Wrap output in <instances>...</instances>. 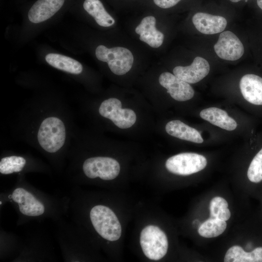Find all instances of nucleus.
I'll return each mask as SVG.
<instances>
[{"instance_id": "f257e3e1", "label": "nucleus", "mask_w": 262, "mask_h": 262, "mask_svg": "<svg viewBox=\"0 0 262 262\" xmlns=\"http://www.w3.org/2000/svg\"><path fill=\"white\" fill-rule=\"evenodd\" d=\"M90 217L96 231L104 239L115 241L122 233L120 223L113 211L103 205H96L90 211Z\"/></svg>"}, {"instance_id": "f03ea898", "label": "nucleus", "mask_w": 262, "mask_h": 262, "mask_svg": "<svg viewBox=\"0 0 262 262\" xmlns=\"http://www.w3.org/2000/svg\"><path fill=\"white\" fill-rule=\"evenodd\" d=\"M66 137L65 126L59 118L51 116L42 122L37 133L38 141L46 151L54 153L64 145Z\"/></svg>"}, {"instance_id": "7ed1b4c3", "label": "nucleus", "mask_w": 262, "mask_h": 262, "mask_svg": "<svg viewBox=\"0 0 262 262\" xmlns=\"http://www.w3.org/2000/svg\"><path fill=\"white\" fill-rule=\"evenodd\" d=\"M95 54L98 60L107 63L111 71L117 75H123L129 71L134 60L131 52L121 47L108 48L99 45L95 50Z\"/></svg>"}, {"instance_id": "20e7f679", "label": "nucleus", "mask_w": 262, "mask_h": 262, "mask_svg": "<svg viewBox=\"0 0 262 262\" xmlns=\"http://www.w3.org/2000/svg\"><path fill=\"white\" fill-rule=\"evenodd\" d=\"M140 244L145 255L152 260H159L167 253L168 243L165 233L158 227L148 225L141 232Z\"/></svg>"}, {"instance_id": "39448f33", "label": "nucleus", "mask_w": 262, "mask_h": 262, "mask_svg": "<svg viewBox=\"0 0 262 262\" xmlns=\"http://www.w3.org/2000/svg\"><path fill=\"white\" fill-rule=\"evenodd\" d=\"M206 158L193 152H184L174 155L166 161L165 167L170 172L181 176L197 173L206 166Z\"/></svg>"}, {"instance_id": "423d86ee", "label": "nucleus", "mask_w": 262, "mask_h": 262, "mask_svg": "<svg viewBox=\"0 0 262 262\" xmlns=\"http://www.w3.org/2000/svg\"><path fill=\"white\" fill-rule=\"evenodd\" d=\"M121 101L116 98H110L100 104L98 111L100 115L112 121L120 129L131 127L136 122L135 112L130 109H122Z\"/></svg>"}, {"instance_id": "0eeeda50", "label": "nucleus", "mask_w": 262, "mask_h": 262, "mask_svg": "<svg viewBox=\"0 0 262 262\" xmlns=\"http://www.w3.org/2000/svg\"><path fill=\"white\" fill-rule=\"evenodd\" d=\"M85 175L90 179L97 177L106 180L115 179L120 172V165L115 159L107 157H95L86 159L82 166Z\"/></svg>"}, {"instance_id": "6e6552de", "label": "nucleus", "mask_w": 262, "mask_h": 262, "mask_svg": "<svg viewBox=\"0 0 262 262\" xmlns=\"http://www.w3.org/2000/svg\"><path fill=\"white\" fill-rule=\"evenodd\" d=\"M214 49L217 56L224 60L235 61L244 53V46L239 38L232 32L226 31L221 33Z\"/></svg>"}, {"instance_id": "1a4fd4ad", "label": "nucleus", "mask_w": 262, "mask_h": 262, "mask_svg": "<svg viewBox=\"0 0 262 262\" xmlns=\"http://www.w3.org/2000/svg\"><path fill=\"white\" fill-rule=\"evenodd\" d=\"M160 84L166 88L170 96L179 101H184L191 99L194 91L189 83L179 78L171 73H162L159 78Z\"/></svg>"}, {"instance_id": "9d476101", "label": "nucleus", "mask_w": 262, "mask_h": 262, "mask_svg": "<svg viewBox=\"0 0 262 262\" xmlns=\"http://www.w3.org/2000/svg\"><path fill=\"white\" fill-rule=\"evenodd\" d=\"M208 62L201 57H196L189 66H177L173 70V74L188 83H195L205 78L209 73Z\"/></svg>"}, {"instance_id": "9b49d317", "label": "nucleus", "mask_w": 262, "mask_h": 262, "mask_svg": "<svg viewBox=\"0 0 262 262\" xmlns=\"http://www.w3.org/2000/svg\"><path fill=\"white\" fill-rule=\"evenodd\" d=\"M192 22L201 33L213 34L223 32L226 27V19L221 16L198 12L194 14Z\"/></svg>"}, {"instance_id": "f8f14e48", "label": "nucleus", "mask_w": 262, "mask_h": 262, "mask_svg": "<svg viewBox=\"0 0 262 262\" xmlns=\"http://www.w3.org/2000/svg\"><path fill=\"white\" fill-rule=\"evenodd\" d=\"M65 0H37L29 9V20L37 24L51 17L63 7Z\"/></svg>"}, {"instance_id": "ddd939ff", "label": "nucleus", "mask_w": 262, "mask_h": 262, "mask_svg": "<svg viewBox=\"0 0 262 262\" xmlns=\"http://www.w3.org/2000/svg\"><path fill=\"white\" fill-rule=\"evenodd\" d=\"M9 197L17 203L21 213L30 216H37L45 211L43 204L31 193L22 188L16 189Z\"/></svg>"}, {"instance_id": "4468645a", "label": "nucleus", "mask_w": 262, "mask_h": 262, "mask_svg": "<svg viewBox=\"0 0 262 262\" xmlns=\"http://www.w3.org/2000/svg\"><path fill=\"white\" fill-rule=\"evenodd\" d=\"M156 21L153 16H146L135 29L136 33L140 35V40L153 48L160 47L164 39V34L156 28Z\"/></svg>"}, {"instance_id": "2eb2a0df", "label": "nucleus", "mask_w": 262, "mask_h": 262, "mask_svg": "<svg viewBox=\"0 0 262 262\" xmlns=\"http://www.w3.org/2000/svg\"><path fill=\"white\" fill-rule=\"evenodd\" d=\"M240 88L244 98L249 103L262 105V78L251 74L243 76Z\"/></svg>"}, {"instance_id": "dca6fc26", "label": "nucleus", "mask_w": 262, "mask_h": 262, "mask_svg": "<svg viewBox=\"0 0 262 262\" xmlns=\"http://www.w3.org/2000/svg\"><path fill=\"white\" fill-rule=\"evenodd\" d=\"M165 131L171 136L180 139L196 143H202L203 142L198 131L179 120L168 122L165 126Z\"/></svg>"}, {"instance_id": "f3484780", "label": "nucleus", "mask_w": 262, "mask_h": 262, "mask_svg": "<svg viewBox=\"0 0 262 262\" xmlns=\"http://www.w3.org/2000/svg\"><path fill=\"white\" fill-rule=\"evenodd\" d=\"M199 115L202 119L227 131H233L237 126L236 122L225 111L218 108L210 107L203 109Z\"/></svg>"}, {"instance_id": "a211bd4d", "label": "nucleus", "mask_w": 262, "mask_h": 262, "mask_svg": "<svg viewBox=\"0 0 262 262\" xmlns=\"http://www.w3.org/2000/svg\"><path fill=\"white\" fill-rule=\"evenodd\" d=\"M45 60L51 66L72 74H80L83 70L82 65L78 61L61 54L49 53Z\"/></svg>"}, {"instance_id": "6ab92c4d", "label": "nucleus", "mask_w": 262, "mask_h": 262, "mask_svg": "<svg viewBox=\"0 0 262 262\" xmlns=\"http://www.w3.org/2000/svg\"><path fill=\"white\" fill-rule=\"evenodd\" d=\"M83 8L100 26L108 27L115 23V19L107 12L100 0H84Z\"/></svg>"}, {"instance_id": "aec40b11", "label": "nucleus", "mask_w": 262, "mask_h": 262, "mask_svg": "<svg viewBox=\"0 0 262 262\" xmlns=\"http://www.w3.org/2000/svg\"><path fill=\"white\" fill-rule=\"evenodd\" d=\"M225 262H262V247H258L250 252H245L239 246H233L227 251Z\"/></svg>"}, {"instance_id": "412c9836", "label": "nucleus", "mask_w": 262, "mask_h": 262, "mask_svg": "<svg viewBox=\"0 0 262 262\" xmlns=\"http://www.w3.org/2000/svg\"><path fill=\"white\" fill-rule=\"evenodd\" d=\"M225 221L210 218L204 221L199 227V234L205 238H213L221 234L226 229Z\"/></svg>"}, {"instance_id": "4be33fe9", "label": "nucleus", "mask_w": 262, "mask_h": 262, "mask_svg": "<svg viewBox=\"0 0 262 262\" xmlns=\"http://www.w3.org/2000/svg\"><path fill=\"white\" fill-rule=\"evenodd\" d=\"M228 207V203L224 198L220 196L213 197L210 203V218L227 221L231 215Z\"/></svg>"}, {"instance_id": "5701e85b", "label": "nucleus", "mask_w": 262, "mask_h": 262, "mask_svg": "<svg viewBox=\"0 0 262 262\" xmlns=\"http://www.w3.org/2000/svg\"><path fill=\"white\" fill-rule=\"evenodd\" d=\"M26 164V160L20 156H11L3 158L0 162V172L10 174L21 171Z\"/></svg>"}, {"instance_id": "b1692460", "label": "nucleus", "mask_w": 262, "mask_h": 262, "mask_svg": "<svg viewBox=\"0 0 262 262\" xmlns=\"http://www.w3.org/2000/svg\"><path fill=\"white\" fill-rule=\"evenodd\" d=\"M249 180L254 183L262 180V148L252 160L247 170Z\"/></svg>"}, {"instance_id": "393cba45", "label": "nucleus", "mask_w": 262, "mask_h": 262, "mask_svg": "<svg viewBox=\"0 0 262 262\" xmlns=\"http://www.w3.org/2000/svg\"><path fill=\"white\" fill-rule=\"evenodd\" d=\"M182 0H153L157 6L162 9H169L178 4Z\"/></svg>"}, {"instance_id": "a878e982", "label": "nucleus", "mask_w": 262, "mask_h": 262, "mask_svg": "<svg viewBox=\"0 0 262 262\" xmlns=\"http://www.w3.org/2000/svg\"><path fill=\"white\" fill-rule=\"evenodd\" d=\"M230 2L234 3H237L244 0L245 2L248 1V0H229Z\"/></svg>"}, {"instance_id": "bb28decb", "label": "nucleus", "mask_w": 262, "mask_h": 262, "mask_svg": "<svg viewBox=\"0 0 262 262\" xmlns=\"http://www.w3.org/2000/svg\"><path fill=\"white\" fill-rule=\"evenodd\" d=\"M258 6L262 10V0H257Z\"/></svg>"}]
</instances>
